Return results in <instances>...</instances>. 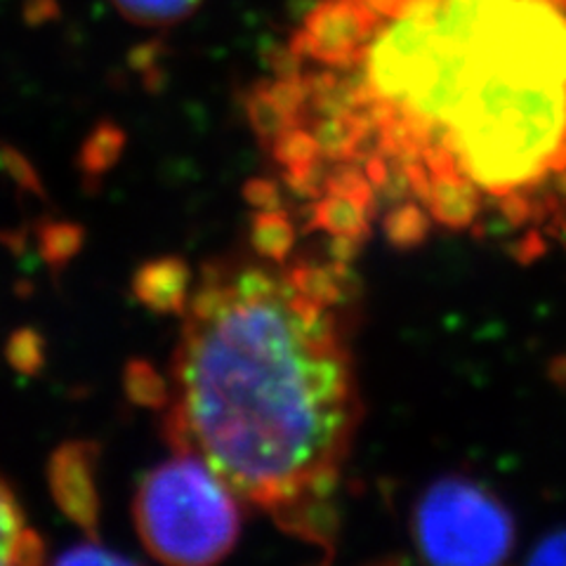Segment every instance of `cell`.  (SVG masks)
Instances as JSON below:
<instances>
[{
    "instance_id": "obj_8",
    "label": "cell",
    "mask_w": 566,
    "mask_h": 566,
    "mask_svg": "<svg viewBox=\"0 0 566 566\" xmlns=\"http://www.w3.org/2000/svg\"><path fill=\"white\" fill-rule=\"evenodd\" d=\"M201 0H114L128 22L142 27H168L187 20Z\"/></svg>"
},
{
    "instance_id": "obj_7",
    "label": "cell",
    "mask_w": 566,
    "mask_h": 566,
    "mask_svg": "<svg viewBox=\"0 0 566 566\" xmlns=\"http://www.w3.org/2000/svg\"><path fill=\"white\" fill-rule=\"evenodd\" d=\"M135 291L154 310L185 312L193 289L185 262L158 260L137 274Z\"/></svg>"
},
{
    "instance_id": "obj_6",
    "label": "cell",
    "mask_w": 566,
    "mask_h": 566,
    "mask_svg": "<svg viewBox=\"0 0 566 566\" xmlns=\"http://www.w3.org/2000/svg\"><path fill=\"white\" fill-rule=\"evenodd\" d=\"M45 545L17 499L14 489L0 472V564H35L43 562Z\"/></svg>"
},
{
    "instance_id": "obj_10",
    "label": "cell",
    "mask_w": 566,
    "mask_h": 566,
    "mask_svg": "<svg viewBox=\"0 0 566 566\" xmlns=\"http://www.w3.org/2000/svg\"><path fill=\"white\" fill-rule=\"evenodd\" d=\"M534 564H566V531L547 536L531 557Z\"/></svg>"
},
{
    "instance_id": "obj_1",
    "label": "cell",
    "mask_w": 566,
    "mask_h": 566,
    "mask_svg": "<svg viewBox=\"0 0 566 566\" xmlns=\"http://www.w3.org/2000/svg\"><path fill=\"white\" fill-rule=\"evenodd\" d=\"M251 118L307 201L541 224L566 208V0H318Z\"/></svg>"
},
{
    "instance_id": "obj_5",
    "label": "cell",
    "mask_w": 566,
    "mask_h": 566,
    "mask_svg": "<svg viewBox=\"0 0 566 566\" xmlns=\"http://www.w3.org/2000/svg\"><path fill=\"white\" fill-rule=\"evenodd\" d=\"M48 482L52 499L64 515L85 531L99 520L97 449L91 441H66L50 458Z\"/></svg>"
},
{
    "instance_id": "obj_2",
    "label": "cell",
    "mask_w": 566,
    "mask_h": 566,
    "mask_svg": "<svg viewBox=\"0 0 566 566\" xmlns=\"http://www.w3.org/2000/svg\"><path fill=\"white\" fill-rule=\"evenodd\" d=\"M338 262L206 270L185 307L168 437L241 503L328 545V501L359 420Z\"/></svg>"
},
{
    "instance_id": "obj_4",
    "label": "cell",
    "mask_w": 566,
    "mask_h": 566,
    "mask_svg": "<svg viewBox=\"0 0 566 566\" xmlns=\"http://www.w3.org/2000/svg\"><path fill=\"white\" fill-rule=\"evenodd\" d=\"M413 534L434 564H499L515 545L507 507L468 476H444L420 495Z\"/></svg>"
},
{
    "instance_id": "obj_9",
    "label": "cell",
    "mask_w": 566,
    "mask_h": 566,
    "mask_svg": "<svg viewBox=\"0 0 566 566\" xmlns=\"http://www.w3.org/2000/svg\"><path fill=\"white\" fill-rule=\"evenodd\" d=\"M60 562H91V564L93 562H109V564L114 562L116 564V562H128V557L109 553L97 538H93L87 545L78 547V551H69L66 555H62Z\"/></svg>"
},
{
    "instance_id": "obj_3",
    "label": "cell",
    "mask_w": 566,
    "mask_h": 566,
    "mask_svg": "<svg viewBox=\"0 0 566 566\" xmlns=\"http://www.w3.org/2000/svg\"><path fill=\"white\" fill-rule=\"evenodd\" d=\"M172 451V458L142 476L135 491L137 536L158 562L216 564L239 541L241 501L203 458Z\"/></svg>"
}]
</instances>
